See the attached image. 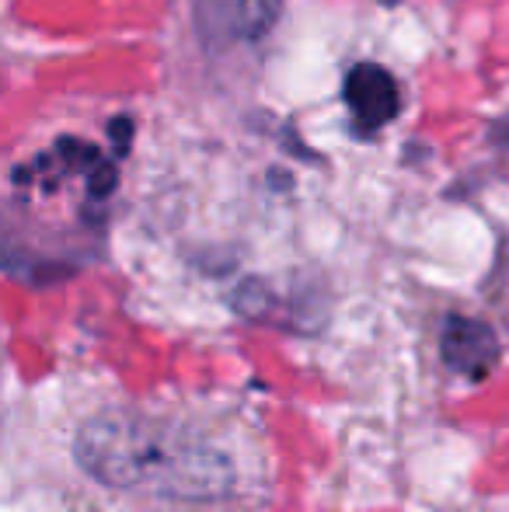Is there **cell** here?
Returning <instances> with one entry per match:
<instances>
[{"label":"cell","mask_w":509,"mask_h":512,"mask_svg":"<svg viewBox=\"0 0 509 512\" xmlns=\"http://www.w3.org/2000/svg\"><path fill=\"white\" fill-rule=\"evenodd\" d=\"M77 460L95 481L157 499L213 502L234 492V464L189 425L109 408L77 432Z\"/></svg>","instance_id":"obj_1"},{"label":"cell","mask_w":509,"mask_h":512,"mask_svg":"<svg viewBox=\"0 0 509 512\" xmlns=\"http://www.w3.org/2000/svg\"><path fill=\"white\" fill-rule=\"evenodd\" d=\"M443 363L461 377H485L499 363V338L489 324L471 317H447L443 324Z\"/></svg>","instance_id":"obj_2"},{"label":"cell","mask_w":509,"mask_h":512,"mask_svg":"<svg viewBox=\"0 0 509 512\" xmlns=\"http://www.w3.org/2000/svg\"><path fill=\"white\" fill-rule=\"evenodd\" d=\"M346 105L363 129H381L398 115V81L381 63H360L346 77Z\"/></svg>","instance_id":"obj_3"}]
</instances>
